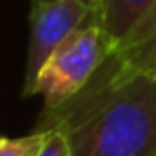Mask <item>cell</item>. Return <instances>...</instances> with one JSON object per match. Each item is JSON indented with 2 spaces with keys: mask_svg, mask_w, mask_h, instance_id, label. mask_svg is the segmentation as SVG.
Here are the masks:
<instances>
[{
  "mask_svg": "<svg viewBox=\"0 0 156 156\" xmlns=\"http://www.w3.org/2000/svg\"><path fill=\"white\" fill-rule=\"evenodd\" d=\"M61 127L70 156H156V80L84 89L63 108L42 114L36 131Z\"/></svg>",
  "mask_w": 156,
  "mask_h": 156,
  "instance_id": "cell-1",
  "label": "cell"
},
{
  "mask_svg": "<svg viewBox=\"0 0 156 156\" xmlns=\"http://www.w3.org/2000/svg\"><path fill=\"white\" fill-rule=\"evenodd\" d=\"M112 51L114 42L97 23V19L74 32L49 57L30 91V95H40L44 99L42 114L55 112L78 97Z\"/></svg>",
  "mask_w": 156,
  "mask_h": 156,
  "instance_id": "cell-2",
  "label": "cell"
},
{
  "mask_svg": "<svg viewBox=\"0 0 156 156\" xmlns=\"http://www.w3.org/2000/svg\"><path fill=\"white\" fill-rule=\"evenodd\" d=\"M95 19V4L89 0H53L32 9L30 15V47H27L23 95H30L34 80L42 66L49 61L74 32Z\"/></svg>",
  "mask_w": 156,
  "mask_h": 156,
  "instance_id": "cell-3",
  "label": "cell"
},
{
  "mask_svg": "<svg viewBox=\"0 0 156 156\" xmlns=\"http://www.w3.org/2000/svg\"><path fill=\"white\" fill-rule=\"evenodd\" d=\"M133 78L156 80V0L116 42L112 55L84 89H105Z\"/></svg>",
  "mask_w": 156,
  "mask_h": 156,
  "instance_id": "cell-4",
  "label": "cell"
},
{
  "mask_svg": "<svg viewBox=\"0 0 156 156\" xmlns=\"http://www.w3.org/2000/svg\"><path fill=\"white\" fill-rule=\"evenodd\" d=\"M152 2L154 0H97L95 19L116 47V42L150 9Z\"/></svg>",
  "mask_w": 156,
  "mask_h": 156,
  "instance_id": "cell-5",
  "label": "cell"
},
{
  "mask_svg": "<svg viewBox=\"0 0 156 156\" xmlns=\"http://www.w3.org/2000/svg\"><path fill=\"white\" fill-rule=\"evenodd\" d=\"M44 131H34L26 137H6V141L0 146V156H38L44 144Z\"/></svg>",
  "mask_w": 156,
  "mask_h": 156,
  "instance_id": "cell-6",
  "label": "cell"
},
{
  "mask_svg": "<svg viewBox=\"0 0 156 156\" xmlns=\"http://www.w3.org/2000/svg\"><path fill=\"white\" fill-rule=\"evenodd\" d=\"M44 144L40 148L38 156H70V141L68 133L61 127H53L44 131Z\"/></svg>",
  "mask_w": 156,
  "mask_h": 156,
  "instance_id": "cell-7",
  "label": "cell"
},
{
  "mask_svg": "<svg viewBox=\"0 0 156 156\" xmlns=\"http://www.w3.org/2000/svg\"><path fill=\"white\" fill-rule=\"evenodd\" d=\"M53 0H32V9H36V6H42V4H49Z\"/></svg>",
  "mask_w": 156,
  "mask_h": 156,
  "instance_id": "cell-8",
  "label": "cell"
},
{
  "mask_svg": "<svg viewBox=\"0 0 156 156\" xmlns=\"http://www.w3.org/2000/svg\"><path fill=\"white\" fill-rule=\"evenodd\" d=\"M4 141H6V137H2V135H0V146H2Z\"/></svg>",
  "mask_w": 156,
  "mask_h": 156,
  "instance_id": "cell-9",
  "label": "cell"
},
{
  "mask_svg": "<svg viewBox=\"0 0 156 156\" xmlns=\"http://www.w3.org/2000/svg\"><path fill=\"white\" fill-rule=\"evenodd\" d=\"M89 2H93V4H95V9H97V0H89Z\"/></svg>",
  "mask_w": 156,
  "mask_h": 156,
  "instance_id": "cell-10",
  "label": "cell"
}]
</instances>
